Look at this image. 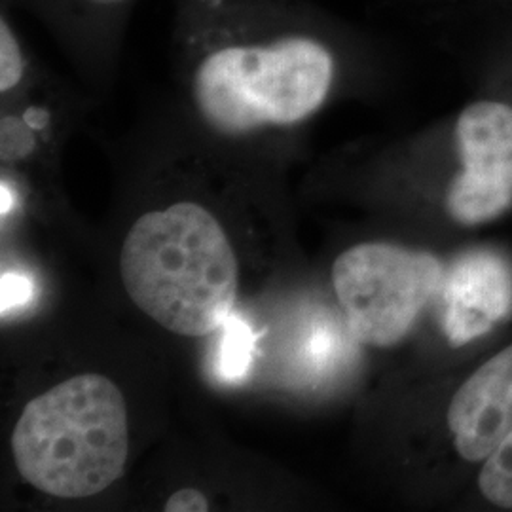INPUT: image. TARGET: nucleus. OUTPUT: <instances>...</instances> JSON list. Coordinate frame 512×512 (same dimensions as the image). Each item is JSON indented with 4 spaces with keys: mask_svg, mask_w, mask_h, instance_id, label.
<instances>
[{
    "mask_svg": "<svg viewBox=\"0 0 512 512\" xmlns=\"http://www.w3.org/2000/svg\"><path fill=\"white\" fill-rule=\"evenodd\" d=\"M12 454L19 475L44 494L80 499L107 490L128 461L124 395L99 374L55 385L23 408Z\"/></svg>",
    "mask_w": 512,
    "mask_h": 512,
    "instance_id": "obj_3",
    "label": "nucleus"
},
{
    "mask_svg": "<svg viewBox=\"0 0 512 512\" xmlns=\"http://www.w3.org/2000/svg\"><path fill=\"white\" fill-rule=\"evenodd\" d=\"M444 287V330L452 346L486 334L512 311V272L492 253L461 256Z\"/></svg>",
    "mask_w": 512,
    "mask_h": 512,
    "instance_id": "obj_7",
    "label": "nucleus"
},
{
    "mask_svg": "<svg viewBox=\"0 0 512 512\" xmlns=\"http://www.w3.org/2000/svg\"><path fill=\"white\" fill-rule=\"evenodd\" d=\"M330 351V336L325 332H317L313 336V340H308L304 355L310 363H323L329 357Z\"/></svg>",
    "mask_w": 512,
    "mask_h": 512,
    "instance_id": "obj_14",
    "label": "nucleus"
},
{
    "mask_svg": "<svg viewBox=\"0 0 512 512\" xmlns=\"http://www.w3.org/2000/svg\"><path fill=\"white\" fill-rule=\"evenodd\" d=\"M0 308H2V315H6L8 311L18 310L23 308L31 298H33V281L25 275L16 274V272H8L2 274L0 279Z\"/></svg>",
    "mask_w": 512,
    "mask_h": 512,
    "instance_id": "obj_12",
    "label": "nucleus"
},
{
    "mask_svg": "<svg viewBox=\"0 0 512 512\" xmlns=\"http://www.w3.org/2000/svg\"><path fill=\"white\" fill-rule=\"evenodd\" d=\"M482 463L480 494L499 509H512V431Z\"/></svg>",
    "mask_w": 512,
    "mask_h": 512,
    "instance_id": "obj_9",
    "label": "nucleus"
},
{
    "mask_svg": "<svg viewBox=\"0 0 512 512\" xmlns=\"http://www.w3.org/2000/svg\"><path fill=\"white\" fill-rule=\"evenodd\" d=\"M167 512L207 511V499L196 488H184L167 499L164 507Z\"/></svg>",
    "mask_w": 512,
    "mask_h": 512,
    "instance_id": "obj_13",
    "label": "nucleus"
},
{
    "mask_svg": "<svg viewBox=\"0 0 512 512\" xmlns=\"http://www.w3.org/2000/svg\"><path fill=\"white\" fill-rule=\"evenodd\" d=\"M0 133V148L4 162H16L33 152L35 137L31 133V126L25 120H19L16 116H4Z\"/></svg>",
    "mask_w": 512,
    "mask_h": 512,
    "instance_id": "obj_11",
    "label": "nucleus"
},
{
    "mask_svg": "<svg viewBox=\"0 0 512 512\" xmlns=\"http://www.w3.org/2000/svg\"><path fill=\"white\" fill-rule=\"evenodd\" d=\"M444 281L442 262L393 243H361L336 258L332 285L351 336L376 348L401 342Z\"/></svg>",
    "mask_w": 512,
    "mask_h": 512,
    "instance_id": "obj_4",
    "label": "nucleus"
},
{
    "mask_svg": "<svg viewBox=\"0 0 512 512\" xmlns=\"http://www.w3.org/2000/svg\"><path fill=\"white\" fill-rule=\"evenodd\" d=\"M27 59L23 54V44L19 40L12 23L6 18L0 21V92H12L18 88L25 76Z\"/></svg>",
    "mask_w": 512,
    "mask_h": 512,
    "instance_id": "obj_10",
    "label": "nucleus"
},
{
    "mask_svg": "<svg viewBox=\"0 0 512 512\" xmlns=\"http://www.w3.org/2000/svg\"><path fill=\"white\" fill-rule=\"evenodd\" d=\"M12 209V190L8 184L2 183V215H6Z\"/></svg>",
    "mask_w": 512,
    "mask_h": 512,
    "instance_id": "obj_15",
    "label": "nucleus"
},
{
    "mask_svg": "<svg viewBox=\"0 0 512 512\" xmlns=\"http://www.w3.org/2000/svg\"><path fill=\"white\" fill-rule=\"evenodd\" d=\"M258 340L249 323L230 313L220 325V338L215 355V374L224 384H238L247 378L253 363V353Z\"/></svg>",
    "mask_w": 512,
    "mask_h": 512,
    "instance_id": "obj_8",
    "label": "nucleus"
},
{
    "mask_svg": "<svg viewBox=\"0 0 512 512\" xmlns=\"http://www.w3.org/2000/svg\"><path fill=\"white\" fill-rule=\"evenodd\" d=\"M86 2L95 4V6H114V4H122L126 0H86Z\"/></svg>",
    "mask_w": 512,
    "mask_h": 512,
    "instance_id": "obj_16",
    "label": "nucleus"
},
{
    "mask_svg": "<svg viewBox=\"0 0 512 512\" xmlns=\"http://www.w3.org/2000/svg\"><path fill=\"white\" fill-rule=\"evenodd\" d=\"M459 171L448 184L444 205L463 226L499 219L512 207V107L482 99L456 120Z\"/></svg>",
    "mask_w": 512,
    "mask_h": 512,
    "instance_id": "obj_5",
    "label": "nucleus"
},
{
    "mask_svg": "<svg viewBox=\"0 0 512 512\" xmlns=\"http://www.w3.org/2000/svg\"><path fill=\"white\" fill-rule=\"evenodd\" d=\"M188 25L190 92L203 120L224 135L291 128L327 101L336 57L293 19L251 16L236 0H198Z\"/></svg>",
    "mask_w": 512,
    "mask_h": 512,
    "instance_id": "obj_1",
    "label": "nucleus"
},
{
    "mask_svg": "<svg viewBox=\"0 0 512 512\" xmlns=\"http://www.w3.org/2000/svg\"><path fill=\"white\" fill-rule=\"evenodd\" d=\"M120 274L137 308L181 336L219 330L238 294L234 249L198 203H173L137 220L122 247Z\"/></svg>",
    "mask_w": 512,
    "mask_h": 512,
    "instance_id": "obj_2",
    "label": "nucleus"
},
{
    "mask_svg": "<svg viewBox=\"0 0 512 512\" xmlns=\"http://www.w3.org/2000/svg\"><path fill=\"white\" fill-rule=\"evenodd\" d=\"M448 429L459 458L480 463L512 431V344L459 385L448 406Z\"/></svg>",
    "mask_w": 512,
    "mask_h": 512,
    "instance_id": "obj_6",
    "label": "nucleus"
}]
</instances>
